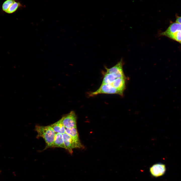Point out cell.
Instances as JSON below:
<instances>
[{"instance_id": "1", "label": "cell", "mask_w": 181, "mask_h": 181, "mask_svg": "<svg viewBox=\"0 0 181 181\" xmlns=\"http://www.w3.org/2000/svg\"><path fill=\"white\" fill-rule=\"evenodd\" d=\"M35 130L37 133V138H42L46 144V146L44 149L51 148L53 143L56 133L50 125L42 126L38 125L35 126Z\"/></svg>"}, {"instance_id": "2", "label": "cell", "mask_w": 181, "mask_h": 181, "mask_svg": "<svg viewBox=\"0 0 181 181\" xmlns=\"http://www.w3.org/2000/svg\"><path fill=\"white\" fill-rule=\"evenodd\" d=\"M62 134L65 149L67 150L71 154H72L73 149L82 148L84 147L79 139H74L66 133Z\"/></svg>"}, {"instance_id": "3", "label": "cell", "mask_w": 181, "mask_h": 181, "mask_svg": "<svg viewBox=\"0 0 181 181\" xmlns=\"http://www.w3.org/2000/svg\"><path fill=\"white\" fill-rule=\"evenodd\" d=\"M117 94L121 95L120 93L111 84H102L99 88L96 91L91 92L90 96H93L100 94Z\"/></svg>"}, {"instance_id": "4", "label": "cell", "mask_w": 181, "mask_h": 181, "mask_svg": "<svg viewBox=\"0 0 181 181\" xmlns=\"http://www.w3.org/2000/svg\"><path fill=\"white\" fill-rule=\"evenodd\" d=\"M64 127L66 128L76 127L77 117L73 111L64 115L61 119Z\"/></svg>"}, {"instance_id": "5", "label": "cell", "mask_w": 181, "mask_h": 181, "mask_svg": "<svg viewBox=\"0 0 181 181\" xmlns=\"http://www.w3.org/2000/svg\"><path fill=\"white\" fill-rule=\"evenodd\" d=\"M124 64L123 59L122 58L116 65L111 68H106V72L113 74L117 78H126L123 70V66Z\"/></svg>"}, {"instance_id": "6", "label": "cell", "mask_w": 181, "mask_h": 181, "mask_svg": "<svg viewBox=\"0 0 181 181\" xmlns=\"http://www.w3.org/2000/svg\"><path fill=\"white\" fill-rule=\"evenodd\" d=\"M149 171L153 176L158 177L164 174L166 171V167L165 164L161 163H157L151 166L150 168Z\"/></svg>"}, {"instance_id": "7", "label": "cell", "mask_w": 181, "mask_h": 181, "mask_svg": "<svg viewBox=\"0 0 181 181\" xmlns=\"http://www.w3.org/2000/svg\"><path fill=\"white\" fill-rule=\"evenodd\" d=\"M126 79L124 78H117L111 84L119 92L122 96L125 88Z\"/></svg>"}, {"instance_id": "8", "label": "cell", "mask_w": 181, "mask_h": 181, "mask_svg": "<svg viewBox=\"0 0 181 181\" xmlns=\"http://www.w3.org/2000/svg\"><path fill=\"white\" fill-rule=\"evenodd\" d=\"M180 31H181V24L175 22L170 24L165 31L160 33L159 36H166L169 34Z\"/></svg>"}, {"instance_id": "9", "label": "cell", "mask_w": 181, "mask_h": 181, "mask_svg": "<svg viewBox=\"0 0 181 181\" xmlns=\"http://www.w3.org/2000/svg\"><path fill=\"white\" fill-rule=\"evenodd\" d=\"M50 126L55 133L62 134L65 133V127L63 125L61 119Z\"/></svg>"}, {"instance_id": "10", "label": "cell", "mask_w": 181, "mask_h": 181, "mask_svg": "<svg viewBox=\"0 0 181 181\" xmlns=\"http://www.w3.org/2000/svg\"><path fill=\"white\" fill-rule=\"evenodd\" d=\"M52 147L61 148L65 149L62 134L59 133H56Z\"/></svg>"}, {"instance_id": "11", "label": "cell", "mask_w": 181, "mask_h": 181, "mask_svg": "<svg viewBox=\"0 0 181 181\" xmlns=\"http://www.w3.org/2000/svg\"><path fill=\"white\" fill-rule=\"evenodd\" d=\"M117 78L116 76L113 74L106 72L105 74L102 84H111Z\"/></svg>"}, {"instance_id": "12", "label": "cell", "mask_w": 181, "mask_h": 181, "mask_svg": "<svg viewBox=\"0 0 181 181\" xmlns=\"http://www.w3.org/2000/svg\"><path fill=\"white\" fill-rule=\"evenodd\" d=\"M18 0L15 1L10 6L6 13L11 14L15 12L18 8L22 7L21 4Z\"/></svg>"}, {"instance_id": "13", "label": "cell", "mask_w": 181, "mask_h": 181, "mask_svg": "<svg viewBox=\"0 0 181 181\" xmlns=\"http://www.w3.org/2000/svg\"><path fill=\"white\" fill-rule=\"evenodd\" d=\"M65 129L66 133L74 139H79L77 127L70 128H65Z\"/></svg>"}, {"instance_id": "14", "label": "cell", "mask_w": 181, "mask_h": 181, "mask_svg": "<svg viewBox=\"0 0 181 181\" xmlns=\"http://www.w3.org/2000/svg\"><path fill=\"white\" fill-rule=\"evenodd\" d=\"M166 36L180 43L181 42V31L169 34Z\"/></svg>"}, {"instance_id": "15", "label": "cell", "mask_w": 181, "mask_h": 181, "mask_svg": "<svg viewBox=\"0 0 181 181\" xmlns=\"http://www.w3.org/2000/svg\"><path fill=\"white\" fill-rule=\"evenodd\" d=\"M15 0H6L3 3L2 6V11L6 12L7 11L10 5Z\"/></svg>"}, {"instance_id": "16", "label": "cell", "mask_w": 181, "mask_h": 181, "mask_svg": "<svg viewBox=\"0 0 181 181\" xmlns=\"http://www.w3.org/2000/svg\"><path fill=\"white\" fill-rule=\"evenodd\" d=\"M176 22L181 24V16L178 17L176 18Z\"/></svg>"}, {"instance_id": "17", "label": "cell", "mask_w": 181, "mask_h": 181, "mask_svg": "<svg viewBox=\"0 0 181 181\" xmlns=\"http://www.w3.org/2000/svg\"><path fill=\"white\" fill-rule=\"evenodd\" d=\"M180 44H181V42H180Z\"/></svg>"}]
</instances>
